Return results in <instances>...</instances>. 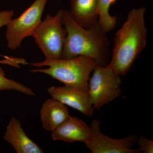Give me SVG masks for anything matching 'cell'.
Segmentation results:
<instances>
[{"label": "cell", "mask_w": 153, "mask_h": 153, "mask_svg": "<svg viewBox=\"0 0 153 153\" xmlns=\"http://www.w3.org/2000/svg\"><path fill=\"white\" fill-rule=\"evenodd\" d=\"M120 75L108 65H96L88 81V93L94 109H100L121 94Z\"/></svg>", "instance_id": "5"}, {"label": "cell", "mask_w": 153, "mask_h": 153, "mask_svg": "<svg viewBox=\"0 0 153 153\" xmlns=\"http://www.w3.org/2000/svg\"><path fill=\"white\" fill-rule=\"evenodd\" d=\"M146 13L144 7L132 9L115 35L111 60L108 65L120 76L128 72L146 46Z\"/></svg>", "instance_id": "1"}, {"label": "cell", "mask_w": 153, "mask_h": 153, "mask_svg": "<svg viewBox=\"0 0 153 153\" xmlns=\"http://www.w3.org/2000/svg\"><path fill=\"white\" fill-rule=\"evenodd\" d=\"M54 140L67 143L81 142L85 143L92 138L91 128L84 121L70 115L64 122L51 132Z\"/></svg>", "instance_id": "9"}, {"label": "cell", "mask_w": 153, "mask_h": 153, "mask_svg": "<svg viewBox=\"0 0 153 153\" xmlns=\"http://www.w3.org/2000/svg\"><path fill=\"white\" fill-rule=\"evenodd\" d=\"M137 143L138 146V149L141 152L144 153H153V140H149L143 136H140L138 138Z\"/></svg>", "instance_id": "15"}, {"label": "cell", "mask_w": 153, "mask_h": 153, "mask_svg": "<svg viewBox=\"0 0 153 153\" xmlns=\"http://www.w3.org/2000/svg\"><path fill=\"white\" fill-rule=\"evenodd\" d=\"M30 64L38 68L48 67L32 69L31 73L47 74L64 85L85 91L88 90L90 74L97 64L94 59L85 56L68 59H48Z\"/></svg>", "instance_id": "3"}, {"label": "cell", "mask_w": 153, "mask_h": 153, "mask_svg": "<svg viewBox=\"0 0 153 153\" xmlns=\"http://www.w3.org/2000/svg\"><path fill=\"white\" fill-rule=\"evenodd\" d=\"M92 131L91 139L85 144L92 153H139L138 149H134L138 137L130 135L121 139H114L102 132L100 122L98 120L92 121L90 125Z\"/></svg>", "instance_id": "7"}, {"label": "cell", "mask_w": 153, "mask_h": 153, "mask_svg": "<svg viewBox=\"0 0 153 153\" xmlns=\"http://www.w3.org/2000/svg\"><path fill=\"white\" fill-rule=\"evenodd\" d=\"M0 64L1 60H0ZM16 91L18 92L29 96H34L36 94L30 88L27 87L20 82L9 79L6 76L5 71L0 67V91Z\"/></svg>", "instance_id": "14"}, {"label": "cell", "mask_w": 153, "mask_h": 153, "mask_svg": "<svg viewBox=\"0 0 153 153\" xmlns=\"http://www.w3.org/2000/svg\"><path fill=\"white\" fill-rule=\"evenodd\" d=\"M14 10H4L0 11V29L3 26H6L8 22L13 16Z\"/></svg>", "instance_id": "16"}, {"label": "cell", "mask_w": 153, "mask_h": 153, "mask_svg": "<svg viewBox=\"0 0 153 153\" xmlns=\"http://www.w3.org/2000/svg\"><path fill=\"white\" fill-rule=\"evenodd\" d=\"M62 22L67 31L61 59L85 56L94 59L98 65L105 66L110 57V41L107 33L99 23L88 29L81 27L63 10Z\"/></svg>", "instance_id": "2"}, {"label": "cell", "mask_w": 153, "mask_h": 153, "mask_svg": "<svg viewBox=\"0 0 153 153\" xmlns=\"http://www.w3.org/2000/svg\"><path fill=\"white\" fill-rule=\"evenodd\" d=\"M48 0H35L19 17L11 19L6 25V39L9 49L21 47L23 40L33 36L41 22V17Z\"/></svg>", "instance_id": "6"}, {"label": "cell", "mask_w": 153, "mask_h": 153, "mask_svg": "<svg viewBox=\"0 0 153 153\" xmlns=\"http://www.w3.org/2000/svg\"><path fill=\"white\" fill-rule=\"evenodd\" d=\"M117 0H98V23L107 33L114 30L117 24L116 17L111 16L109 8Z\"/></svg>", "instance_id": "13"}, {"label": "cell", "mask_w": 153, "mask_h": 153, "mask_svg": "<svg viewBox=\"0 0 153 153\" xmlns=\"http://www.w3.org/2000/svg\"><path fill=\"white\" fill-rule=\"evenodd\" d=\"M70 16L74 22L88 29L98 24V0H70Z\"/></svg>", "instance_id": "12"}, {"label": "cell", "mask_w": 153, "mask_h": 153, "mask_svg": "<svg viewBox=\"0 0 153 153\" xmlns=\"http://www.w3.org/2000/svg\"><path fill=\"white\" fill-rule=\"evenodd\" d=\"M3 139L17 153H44V151L27 136L18 119L12 117L6 127Z\"/></svg>", "instance_id": "10"}, {"label": "cell", "mask_w": 153, "mask_h": 153, "mask_svg": "<svg viewBox=\"0 0 153 153\" xmlns=\"http://www.w3.org/2000/svg\"><path fill=\"white\" fill-rule=\"evenodd\" d=\"M47 91L52 98L76 110L82 114L91 117L94 109L88 91L64 85L62 86H50Z\"/></svg>", "instance_id": "8"}, {"label": "cell", "mask_w": 153, "mask_h": 153, "mask_svg": "<svg viewBox=\"0 0 153 153\" xmlns=\"http://www.w3.org/2000/svg\"><path fill=\"white\" fill-rule=\"evenodd\" d=\"M70 115L66 105L52 98L46 100L40 111L42 128L51 132Z\"/></svg>", "instance_id": "11"}, {"label": "cell", "mask_w": 153, "mask_h": 153, "mask_svg": "<svg viewBox=\"0 0 153 153\" xmlns=\"http://www.w3.org/2000/svg\"><path fill=\"white\" fill-rule=\"evenodd\" d=\"M63 10L55 16L47 15L34 32L33 37L45 60L61 59L67 31L63 27Z\"/></svg>", "instance_id": "4"}]
</instances>
